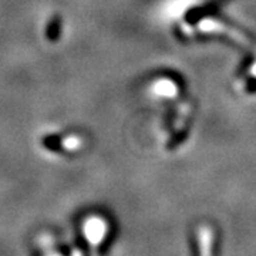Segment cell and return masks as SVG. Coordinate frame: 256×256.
Masks as SVG:
<instances>
[{"label": "cell", "instance_id": "obj_1", "mask_svg": "<svg viewBox=\"0 0 256 256\" xmlns=\"http://www.w3.org/2000/svg\"><path fill=\"white\" fill-rule=\"evenodd\" d=\"M60 34H62V18L60 16H56L47 24L46 37L50 42H57L60 38Z\"/></svg>", "mask_w": 256, "mask_h": 256}, {"label": "cell", "instance_id": "obj_2", "mask_svg": "<svg viewBox=\"0 0 256 256\" xmlns=\"http://www.w3.org/2000/svg\"><path fill=\"white\" fill-rule=\"evenodd\" d=\"M88 226L92 229H87V238H90L88 240H97V238H100L101 235H104L102 229H101V222L98 220H92L88 222Z\"/></svg>", "mask_w": 256, "mask_h": 256}, {"label": "cell", "instance_id": "obj_3", "mask_svg": "<svg viewBox=\"0 0 256 256\" xmlns=\"http://www.w3.org/2000/svg\"><path fill=\"white\" fill-rule=\"evenodd\" d=\"M43 146H46L47 150L50 151H57V152H62L63 151V144H62V140L56 136H48L43 140Z\"/></svg>", "mask_w": 256, "mask_h": 256}]
</instances>
